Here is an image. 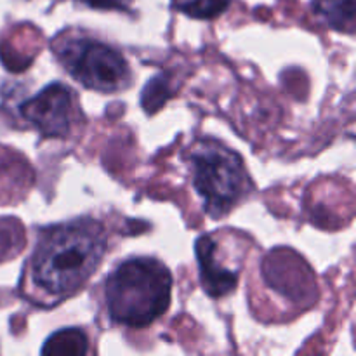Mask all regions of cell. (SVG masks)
<instances>
[{
    "instance_id": "cell-1",
    "label": "cell",
    "mask_w": 356,
    "mask_h": 356,
    "mask_svg": "<svg viewBox=\"0 0 356 356\" xmlns=\"http://www.w3.org/2000/svg\"><path fill=\"white\" fill-rule=\"evenodd\" d=\"M104 250L106 235L94 219L54 226L38 240L31 256V278L51 298H68L97 270Z\"/></svg>"
},
{
    "instance_id": "cell-2",
    "label": "cell",
    "mask_w": 356,
    "mask_h": 356,
    "mask_svg": "<svg viewBox=\"0 0 356 356\" xmlns=\"http://www.w3.org/2000/svg\"><path fill=\"white\" fill-rule=\"evenodd\" d=\"M172 275L153 257H132L118 264L104 284L108 315L115 323L143 329L169 309Z\"/></svg>"
},
{
    "instance_id": "cell-3",
    "label": "cell",
    "mask_w": 356,
    "mask_h": 356,
    "mask_svg": "<svg viewBox=\"0 0 356 356\" xmlns=\"http://www.w3.org/2000/svg\"><path fill=\"white\" fill-rule=\"evenodd\" d=\"M193 188L204 200L211 218L228 214L252 188L238 153L218 141L205 139L191 149Z\"/></svg>"
},
{
    "instance_id": "cell-4",
    "label": "cell",
    "mask_w": 356,
    "mask_h": 356,
    "mask_svg": "<svg viewBox=\"0 0 356 356\" xmlns=\"http://www.w3.org/2000/svg\"><path fill=\"white\" fill-rule=\"evenodd\" d=\"M56 56L70 75L87 89L117 92L131 83V70L117 49L89 37H66L56 42Z\"/></svg>"
},
{
    "instance_id": "cell-5",
    "label": "cell",
    "mask_w": 356,
    "mask_h": 356,
    "mask_svg": "<svg viewBox=\"0 0 356 356\" xmlns=\"http://www.w3.org/2000/svg\"><path fill=\"white\" fill-rule=\"evenodd\" d=\"M19 111L45 138H65L73 124L72 89L59 82L51 83L24 101Z\"/></svg>"
},
{
    "instance_id": "cell-6",
    "label": "cell",
    "mask_w": 356,
    "mask_h": 356,
    "mask_svg": "<svg viewBox=\"0 0 356 356\" xmlns=\"http://www.w3.org/2000/svg\"><path fill=\"white\" fill-rule=\"evenodd\" d=\"M195 252H197L202 287L211 298H225L226 294L235 291L236 282H238V270L226 268L221 263L219 243L214 236H200L195 245Z\"/></svg>"
},
{
    "instance_id": "cell-7",
    "label": "cell",
    "mask_w": 356,
    "mask_h": 356,
    "mask_svg": "<svg viewBox=\"0 0 356 356\" xmlns=\"http://www.w3.org/2000/svg\"><path fill=\"white\" fill-rule=\"evenodd\" d=\"M312 7L316 16L334 30L355 31V0H313Z\"/></svg>"
},
{
    "instance_id": "cell-8",
    "label": "cell",
    "mask_w": 356,
    "mask_h": 356,
    "mask_svg": "<svg viewBox=\"0 0 356 356\" xmlns=\"http://www.w3.org/2000/svg\"><path fill=\"white\" fill-rule=\"evenodd\" d=\"M89 353V344L87 336L80 329H63L52 334L45 341L42 348V355H73L82 356Z\"/></svg>"
},
{
    "instance_id": "cell-9",
    "label": "cell",
    "mask_w": 356,
    "mask_h": 356,
    "mask_svg": "<svg viewBox=\"0 0 356 356\" xmlns=\"http://www.w3.org/2000/svg\"><path fill=\"white\" fill-rule=\"evenodd\" d=\"M232 0H172V7L193 19H214L229 7Z\"/></svg>"
},
{
    "instance_id": "cell-10",
    "label": "cell",
    "mask_w": 356,
    "mask_h": 356,
    "mask_svg": "<svg viewBox=\"0 0 356 356\" xmlns=\"http://www.w3.org/2000/svg\"><path fill=\"white\" fill-rule=\"evenodd\" d=\"M170 96V89L167 86V79H163L162 75L155 76L149 83H146L145 90H143V106L146 111L153 113V111L159 110L163 103H165L167 97Z\"/></svg>"
},
{
    "instance_id": "cell-11",
    "label": "cell",
    "mask_w": 356,
    "mask_h": 356,
    "mask_svg": "<svg viewBox=\"0 0 356 356\" xmlns=\"http://www.w3.org/2000/svg\"><path fill=\"white\" fill-rule=\"evenodd\" d=\"M76 2L89 6L92 9H106V10H125L131 9L132 0H76Z\"/></svg>"
}]
</instances>
